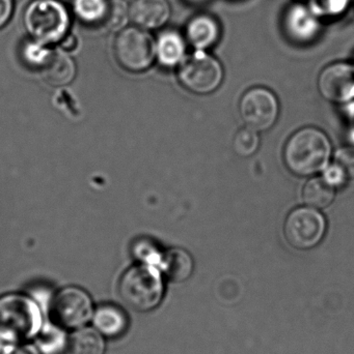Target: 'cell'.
<instances>
[{
  "label": "cell",
  "mask_w": 354,
  "mask_h": 354,
  "mask_svg": "<svg viewBox=\"0 0 354 354\" xmlns=\"http://www.w3.org/2000/svg\"><path fill=\"white\" fill-rule=\"evenodd\" d=\"M184 37L193 49L207 51L220 39V23L211 15H195L187 22Z\"/></svg>",
  "instance_id": "cell-13"
},
{
  "label": "cell",
  "mask_w": 354,
  "mask_h": 354,
  "mask_svg": "<svg viewBox=\"0 0 354 354\" xmlns=\"http://www.w3.org/2000/svg\"><path fill=\"white\" fill-rule=\"evenodd\" d=\"M160 264L163 268L166 277L176 283L188 280L195 268V263L191 254L180 248H174L166 252L162 256Z\"/></svg>",
  "instance_id": "cell-17"
},
{
  "label": "cell",
  "mask_w": 354,
  "mask_h": 354,
  "mask_svg": "<svg viewBox=\"0 0 354 354\" xmlns=\"http://www.w3.org/2000/svg\"><path fill=\"white\" fill-rule=\"evenodd\" d=\"M351 0H311L310 8L319 17L326 16L333 18L342 15L347 10Z\"/></svg>",
  "instance_id": "cell-25"
},
{
  "label": "cell",
  "mask_w": 354,
  "mask_h": 354,
  "mask_svg": "<svg viewBox=\"0 0 354 354\" xmlns=\"http://www.w3.org/2000/svg\"><path fill=\"white\" fill-rule=\"evenodd\" d=\"M42 77L52 86H64L72 82L76 66L64 50H52L45 64L39 68Z\"/></svg>",
  "instance_id": "cell-14"
},
{
  "label": "cell",
  "mask_w": 354,
  "mask_h": 354,
  "mask_svg": "<svg viewBox=\"0 0 354 354\" xmlns=\"http://www.w3.org/2000/svg\"><path fill=\"white\" fill-rule=\"evenodd\" d=\"M35 339L39 353L43 354H62L68 347L69 340L60 326H43Z\"/></svg>",
  "instance_id": "cell-21"
},
{
  "label": "cell",
  "mask_w": 354,
  "mask_h": 354,
  "mask_svg": "<svg viewBox=\"0 0 354 354\" xmlns=\"http://www.w3.org/2000/svg\"><path fill=\"white\" fill-rule=\"evenodd\" d=\"M43 326L41 309L30 297L10 293L0 297V333L17 341L35 338Z\"/></svg>",
  "instance_id": "cell-4"
},
{
  "label": "cell",
  "mask_w": 354,
  "mask_h": 354,
  "mask_svg": "<svg viewBox=\"0 0 354 354\" xmlns=\"http://www.w3.org/2000/svg\"><path fill=\"white\" fill-rule=\"evenodd\" d=\"M52 315L58 326L69 330L83 328L93 319L94 305L89 293L78 287H66L56 293Z\"/></svg>",
  "instance_id": "cell-8"
},
{
  "label": "cell",
  "mask_w": 354,
  "mask_h": 354,
  "mask_svg": "<svg viewBox=\"0 0 354 354\" xmlns=\"http://www.w3.org/2000/svg\"><path fill=\"white\" fill-rule=\"evenodd\" d=\"M320 95L334 103H346L354 97V64L335 62L326 66L318 78Z\"/></svg>",
  "instance_id": "cell-10"
},
{
  "label": "cell",
  "mask_w": 354,
  "mask_h": 354,
  "mask_svg": "<svg viewBox=\"0 0 354 354\" xmlns=\"http://www.w3.org/2000/svg\"><path fill=\"white\" fill-rule=\"evenodd\" d=\"M333 165L340 170L345 178H354V147H345L338 149L335 153Z\"/></svg>",
  "instance_id": "cell-26"
},
{
  "label": "cell",
  "mask_w": 354,
  "mask_h": 354,
  "mask_svg": "<svg viewBox=\"0 0 354 354\" xmlns=\"http://www.w3.org/2000/svg\"><path fill=\"white\" fill-rule=\"evenodd\" d=\"M129 12L135 26L148 31L161 28L172 16V8L168 0H133Z\"/></svg>",
  "instance_id": "cell-12"
},
{
  "label": "cell",
  "mask_w": 354,
  "mask_h": 354,
  "mask_svg": "<svg viewBox=\"0 0 354 354\" xmlns=\"http://www.w3.org/2000/svg\"><path fill=\"white\" fill-rule=\"evenodd\" d=\"M118 293L122 301L134 311H151L163 297L161 276L154 266H132L121 278Z\"/></svg>",
  "instance_id": "cell-3"
},
{
  "label": "cell",
  "mask_w": 354,
  "mask_h": 354,
  "mask_svg": "<svg viewBox=\"0 0 354 354\" xmlns=\"http://www.w3.org/2000/svg\"><path fill=\"white\" fill-rule=\"evenodd\" d=\"M91 320L96 330L108 338L121 336L128 328V317L118 306H100Z\"/></svg>",
  "instance_id": "cell-16"
},
{
  "label": "cell",
  "mask_w": 354,
  "mask_h": 354,
  "mask_svg": "<svg viewBox=\"0 0 354 354\" xmlns=\"http://www.w3.org/2000/svg\"><path fill=\"white\" fill-rule=\"evenodd\" d=\"M189 1L197 2V3H200V2H205V1H208V0H189Z\"/></svg>",
  "instance_id": "cell-32"
},
{
  "label": "cell",
  "mask_w": 354,
  "mask_h": 354,
  "mask_svg": "<svg viewBox=\"0 0 354 354\" xmlns=\"http://www.w3.org/2000/svg\"><path fill=\"white\" fill-rule=\"evenodd\" d=\"M75 17L89 26H103L109 0H70Z\"/></svg>",
  "instance_id": "cell-20"
},
{
  "label": "cell",
  "mask_w": 354,
  "mask_h": 354,
  "mask_svg": "<svg viewBox=\"0 0 354 354\" xmlns=\"http://www.w3.org/2000/svg\"><path fill=\"white\" fill-rule=\"evenodd\" d=\"M178 79L187 91L195 95H210L224 80L220 60L204 50H195L178 66Z\"/></svg>",
  "instance_id": "cell-6"
},
{
  "label": "cell",
  "mask_w": 354,
  "mask_h": 354,
  "mask_svg": "<svg viewBox=\"0 0 354 354\" xmlns=\"http://www.w3.org/2000/svg\"><path fill=\"white\" fill-rule=\"evenodd\" d=\"M239 109L245 126L258 133L272 129L280 113V105L276 95L264 87H255L247 91L241 99Z\"/></svg>",
  "instance_id": "cell-9"
},
{
  "label": "cell",
  "mask_w": 354,
  "mask_h": 354,
  "mask_svg": "<svg viewBox=\"0 0 354 354\" xmlns=\"http://www.w3.org/2000/svg\"><path fill=\"white\" fill-rule=\"evenodd\" d=\"M10 354H41L35 346L31 345H23V346H18Z\"/></svg>",
  "instance_id": "cell-31"
},
{
  "label": "cell",
  "mask_w": 354,
  "mask_h": 354,
  "mask_svg": "<svg viewBox=\"0 0 354 354\" xmlns=\"http://www.w3.org/2000/svg\"><path fill=\"white\" fill-rule=\"evenodd\" d=\"M186 44L179 31H163L156 39V59L166 68L178 66L186 56Z\"/></svg>",
  "instance_id": "cell-15"
},
{
  "label": "cell",
  "mask_w": 354,
  "mask_h": 354,
  "mask_svg": "<svg viewBox=\"0 0 354 354\" xmlns=\"http://www.w3.org/2000/svg\"><path fill=\"white\" fill-rule=\"evenodd\" d=\"M70 354H104L106 345L103 335L96 328H80L73 333L69 339Z\"/></svg>",
  "instance_id": "cell-19"
},
{
  "label": "cell",
  "mask_w": 354,
  "mask_h": 354,
  "mask_svg": "<svg viewBox=\"0 0 354 354\" xmlns=\"http://www.w3.org/2000/svg\"><path fill=\"white\" fill-rule=\"evenodd\" d=\"M19 341L0 333V354H10L18 347Z\"/></svg>",
  "instance_id": "cell-29"
},
{
  "label": "cell",
  "mask_w": 354,
  "mask_h": 354,
  "mask_svg": "<svg viewBox=\"0 0 354 354\" xmlns=\"http://www.w3.org/2000/svg\"><path fill=\"white\" fill-rule=\"evenodd\" d=\"M14 0H0V29L3 28L12 18Z\"/></svg>",
  "instance_id": "cell-28"
},
{
  "label": "cell",
  "mask_w": 354,
  "mask_h": 354,
  "mask_svg": "<svg viewBox=\"0 0 354 354\" xmlns=\"http://www.w3.org/2000/svg\"><path fill=\"white\" fill-rule=\"evenodd\" d=\"M326 232V220L324 214L310 206L295 208L285 221V239L297 250L305 251L319 245Z\"/></svg>",
  "instance_id": "cell-7"
},
{
  "label": "cell",
  "mask_w": 354,
  "mask_h": 354,
  "mask_svg": "<svg viewBox=\"0 0 354 354\" xmlns=\"http://www.w3.org/2000/svg\"><path fill=\"white\" fill-rule=\"evenodd\" d=\"M51 51L52 50H50L48 46L30 39V41H26L23 45L21 54H22L23 59L28 66L41 68L47 58L49 57Z\"/></svg>",
  "instance_id": "cell-24"
},
{
  "label": "cell",
  "mask_w": 354,
  "mask_h": 354,
  "mask_svg": "<svg viewBox=\"0 0 354 354\" xmlns=\"http://www.w3.org/2000/svg\"><path fill=\"white\" fill-rule=\"evenodd\" d=\"M283 26L287 37L297 44H309L315 41L321 31L319 17L310 6L295 2L285 10Z\"/></svg>",
  "instance_id": "cell-11"
},
{
  "label": "cell",
  "mask_w": 354,
  "mask_h": 354,
  "mask_svg": "<svg viewBox=\"0 0 354 354\" xmlns=\"http://www.w3.org/2000/svg\"><path fill=\"white\" fill-rule=\"evenodd\" d=\"M130 20L129 6L125 0H109L107 16L103 27L110 31H121Z\"/></svg>",
  "instance_id": "cell-22"
},
{
  "label": "cell",
  "mask_w": 354,
  "mask_h": 354,
  "mask_svg": "<svg viewBox=\"0 0 354 354\" xmlns=\"http://www.w3.org/2000/svg\"><path fill=\"white\" fill-rule=\"evenodd\" d=\"M336 197V187L324 176H316L307 181L303 189V202L316 209L328 208Z\"/></svg>",
  "instance_id": "cell-18"
},
{
  "label": "cell",
  "mask_w": 354,
  "mask_h": 354,
  "mask_svg": "<svg viewBox=\"0 0 354 354\" xmlns=\"http://www.w3.org/2000/svg\"><path fill=\"white\" fill-rule=\"evenodd\" d=\"M25 30L44 45L60 43L69 33L70 12L60 0H33L23 14Z\"/></svg>",
  "instance_id": "cell-2"
},
{
  "label": "cell",
  "mask_w": 354,
  "mask_h": 354,
  "mask_svg": "<svg viewBox=\"0 0 354 354\" xmlns=\"http://www.w3.org/2000/svg\"><path fill=\"white\" fill-rule=\"evenodd\" d=\"M135 255L139 257V260L143 262V264H150V266H155V264L161 263V253L158 251L155 245L149 241H141L137 243L134 248Z\"/></svg>",
  "instance_id": "cell-27"
},
{
  "label": "cell",
  "mask_w": 354,
  "mask_h": 354,
  "mask_svg": "<svg viewBox=\"0 0 354 354\" xmlns=\"http://www.w3.org/2000/svg\"><path fill=\"white\" fill-rule=\"evenodd\" d=\"M332 153V143L326 133L307 127L295 132L287 141L285 165L295 176H315L328 167Z\"/></svg>",
  "instance_id": "cell-1"
},
{
  "label": "cell",
  "mask_w": 354,
  "mask_h": 354,
  "mask_svg": "<svg viewBox=\"0 0 354 354\" xmlns=\"http://www.w3.org/2000/svg\"><path fill=\"white\" fill-rule=\"evenodd\" d=\"M76 37L73 35H69V33L62 39V41H60V47H62V49L64 50V51H72V50L76 48Z\"/></svg>",
  "instance_id": "cell-30"
},
{
  "label": "cell",
  "mask_w": 354,
  "mask_h": 354,
  "mask_svg": "<svg viewBox=\"0 0 354 354\" xmlns=\"http://www.w3.org/2000/svg\"><path fill=\"white\" fill-rule=\"evenodd\" d=\"M259 145L260 137L257 131L247 127L239 130L233 141L235 153L242 158L253 156L259 149Z\"/></svg>",
  "instance_id": "cell-23"
},
{
  "label": "cell",
  "mask_w": 354,
  "mask_h": 354,
  "mask_svg": "<svg viewBox=\"0 0 354 354\" xmlns=\"http://www.w3.org/2000/svg\"><path fill=\"white\" fill-rule=\"evenodd\" d=\"M114 53L118 66L127 72H145L155 62L156 39L141 27H125L114 39Z\"/></svg>",
  "instance_id": "cell-5"
}]
</instances>
